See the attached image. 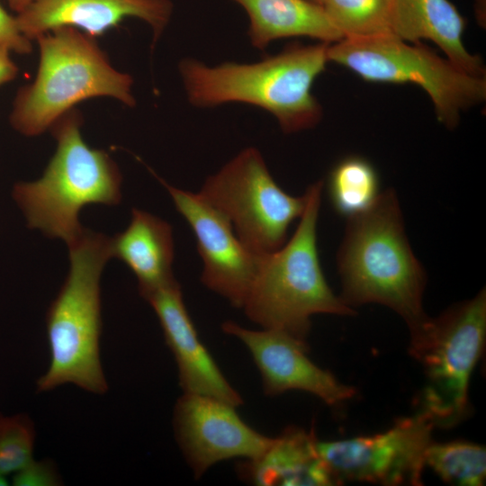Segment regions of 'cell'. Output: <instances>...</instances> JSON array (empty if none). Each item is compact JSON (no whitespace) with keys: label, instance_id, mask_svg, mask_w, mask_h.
Returning <instances> with one entry per match:
<instances>
[{"label":"cell","instance_id":"cell-1","mask_svg":"<svg viewBox=\"0 0 486 486\" xmlns=\"http://www.w3.org/2000/svg\"><path fill=\"white\" fill-rule=\"evenodd\" d=\"M328 45L292 44L250 64L224 62L210 67L186 58L179 62L178 70L192 105H255L273 114L284 132L292 133L314 127L321 118V106L311 86L328 61Z\"/></svg>","mask_w":486,"mask_h":486},{"label":"cell","instance_id":"cell-2","mask_svg":"<svg viewBox=\"0 0 486 486\" xmlns=\"http://www.w3.org/2000/svg\"><path fill=\"white\" fill-rule=\"evenodd\" d=\"M338 267L340 297L350 307L371 302L385 305L408 327L427 316L422 306L426 272L405 234L393 190L381 192L370 208L347 219Z\"/></svg>","mask_w":486,"mask_h":486},{"label":"cell","instance_id":"cell-3","mask_svg":"<svg viewBox=\"0 0 486 486\" xmlns=\"http://www.w3.org/2000/svg\"><path fill=\"white\" fill-rule=\"evenodd\" d=\"M82 115L75 108L50 127L57 141L42 176L14 184L12 196L28 228L67 245L83 232L80 211L89 204L117 205L122 200L121 171L103 149L89 147L81 135Z\"/></svg>","mask_w":486,"mask_h":486},{"label":"cell","instance_id":"cell-4","mask_svg":"<svg viewBox=\"0 0 486 486\" xmlns=\"http://www.w3.org/2000/svg\"><path fill=\"white\" fill-rule=\"evenodd\" d=\"M69 269L46 314L50 351L47 372L37 391L49 392L73 383L94 394L108 389L100 359L101 275L112 257L111 238L84 229L68 245Z\"/></svg>","mask_w":486,"mask_h":486},{"label":"cell","instance_id":"cell-5","mask_svg":"<svg viewBox=\"0 0 486 486\" xmlns=\"http://www.w3.org/2000/svg\"><path fill=\"white\" fill-rule=\"evenodd\" d=\"M39 65L33 81L21 87L14 100L11 126L36 137L78 103L110 97L126 106L136 104L132 77L116 69L93 37L76 28H56L35 40Z\"/></svg>","mask_w":486,"mask_h":486},{"label":"cell","instance_id":"cell-6","mask_svg":"<svg viewBox=\"0 0 486 486\" xmlns=\"http://www.w3.org/2000/svg\"><path fill=\"white\" fill-rule=\"evenodd\" d=\"M323 183L310 185L306 207L291 238L259 255L255 278L242 306L262 328L286 332L303 341L317 313L353 316L355 310L328 284L317 248V223Z\"/></svg>","mask_w":486,"mask_h":486},{"label":"cell","instance_id":"cell-7","mask_svg":"<svg viewBox=\"0 0 486 486\" xmlns=\"http://www.w3.org/2000/svg\"><path fill=\"white\" fill-rule=\"evenodd\" d=\"M409 329L410 355L425 375L418 411L435 427L452 428L468 414L470 379L485 346V289Z\"/></svg>","mask_w":486,"mask_h":486},{"label":"cell","instance_id":"cell-8","mask_svg":"<svg viewBox=\"0 0 486 486\" xmlns=\"http://www.w3.org/2000/svg\"><path fill=\"white\" fill-rule=\"evenodd\" d=\"M328 58L367 81L419 86L449 129L458 124L462 112L486 98L485 76L468 74L420 42L393 35L342 39L328 45Z\"/></svg>","mask_w":486,"mask_h":486},{"label":"cell","instance_id":"cell-9","mask_svg":"<svg viewBox=\"0 0 486 486\" xmlns=\"http://www.w3.org/2000/svg\"><path fill=\"white\" fill-rule=\"evenodd\" d=\"M231 223L242 243L256 255L280 248L292 222L303 213L307 196L294 197L274 180L260 152L241 150L199 193Z\"/></svg>","mask_w":486,"mask_h":486},{"label":"cell","instance_id":"cell-10","mask_svg":"<svg viewBox=\"0 0 486 486\" xmlns=\"http://www.w3.org/2000/svg\"><path fill=\"white\" fill-rule=\"evenodd\" d=\"M434 424L418 411L384 432L338 441H319L321 459L339 484L346 481L387 486L422 485L426 451Z\"/></svg>","mask_w":486,"mask_h":486},{"label":"cell","instance_id":"cell-11","mask_svg":"<svg viewBox=\"0 0 486 486\" xmlns=\"http://www.w3.org/2000/svg\"><path fill=\"white\" fill-rule=\"evenodd\" d=\"M236 408L205 395L183 392L178 398L173 417L176 438L195 478L219 462L256 459L272 444L274 437L249 427Z\"/></svg>","mask_w":486,"mask_h":486},{"label":"cell","instance_id":"cell-12","mask_svg":"<svg viewBox=\"0 0 486 486\" xmlns=\"http://www.w3.org/2000/svg\"><path fill=\"white\" fill-rule=\"evenodd\" d=\"M160 182L194 232L203 261L202 283L234 307L242 309L256 273L259 255L242 243L230 221L200 194Z\"/></svg>","mask_w":486,"mask_h":486},{"label":"cell","instance_id":"cell-13","mask_svg":"<svg viewBox=\"0 0 486 486\" xmlns=\"http://www.w3.org/2000/svg\"><path fill=\"white\" fill-rule=\"evenodd\" d=\"M221 328L248 349L260 373L266 396L302 391L333 406L356 394L354 387L340 382L330 372L320 368L308 357L307 341L281 330H253L232 321L222 323Z\"/></svg>","mask_w":486,"mask_h":486},{"label":"cell","instance_id":"cell-14","mask_svg":"<svg viewBox=\"0 0 486 486\" xmlns=\"http://www.w3.org/2000/svg\"><path fill=\"white\" fill-rule=\"evenodd\" d=\"M143 298L159 320L166 343L177 365L183 392L213 397L235 407L242 405L241 395L230 385L200 340L177 281Z\"/></svg>","mask_w":486,"mask_h":486},{"label":"cell","instance_id":"cell-15","mask_svg":"<svg viewBox=\"0 0 486 486\" xmlns=\"http://www.w3.org/2000/svg\"><path fill=\"white\" fill-rule=\"evenodd\" d=\"M172 11L169 0H32L15 17L20 31L32 41L63 26L96 37L127 17L139 18L150 25L156 41Z\"/></svg>","mask_w":486,"mask_h":486},{"label":"cell","instance_id":"cell-16","mask_svg":"<svg viewBox=\"0 0 486 486\" xmlns=\"http://www.w3.org/2000/svg\"><path fill=\"white\" fill-rule=\"evenodd\" d=\"M394 36L410 43L428 40L437 45L452 63L468 74L485 76L479 56L464 42L465 21L449 0H388Z\"/></svg>","mask_w":486,"mask_h":486},{"label":"cell","instance_id":"cell-17","mask_svg":"<svg viewBox=\"0 0 486 486\" xmlns=\"http://www.w3.org/2000/svg\"><path fill=\"white\" fill-rule=\"evenodd\" d=\"M317 443L313 430L288 427L259 457L245 460L240 474L256 485H338Z\"/></svg>","mask_w":486,"mask_h":486},{"label":"cell","instance_id":"cell-18","mask_svg":"<svg viewBox=\"0 0 486 486\" xmlns=\"http://www.w3.org/2000/svg\"><path fill=\"white\" fill-rule=\"evenodd\" d=\"M111 250L112 257L136 275L142 297L176 281L172 272V227L151 213L133 208L129 226L111 238Z\"/></svg>","mask_w":486,"mask_h":486},{"label":"cell","instance_id":"cell-19","mask_svg":"<svg viewBox=\"0 0 486 486\" xmlns=\"http://www.w3.org/2000/svg\"><path fill=\"white\" fill-rule=\"evenodd\" d=\"M249 18L248 37L253 47L265 50L283 38L305 36L328 44L343 39L322 5L309 0H232Z\"/></svg>","mask_w":486,"mask_h":486},{"label":"cell","instance_id":"cell-20","mask_svg":"<svg viewBox=\"0 0 486 486\" xmlns=\"http://www.w3.org/2000/svg\"><path fill=\"white\" fill-rule=\"evenodd\" d=\"M328 194L335 212L347 219L370 208L381 194L374 166L360 157H348L328 176Z\"/></svg>","mask_w":486,"mask_h":486},{"label":"cell","instance_id":"cell-21","mask_svg":"<svg viewBox=\"0 0 486 486\" xmlns=\"http://www.w3.org/2000/svg\"><path fill=\"white\" fill-rule=\"evenodd\" d=\"M425 464L447 483L482 486L486 478V449L465 440L432 441L426 451Z\"/></svg>","mask_w":486,"mask_h":486},{"label":"cell","instance_id":"cell-22","mask_svg":"<svg viewBox=\"0 0 486 486\" xmlns=\"http://www.w3.org/2000/svg\"><path fill=\"white\" fill-rule=\"evenodd\" d=\"M322 7L343 39L394 36L388 0H324Z\"/></svg>","mask_w":486,"mask_h":486},{"label":"cell","instance_id":"cell-23","mask_svg":"<svg viewBox=\"0 0 486 486\" xmlns=\"http://www.w3.org/2000/svg\"><path fill=\"white\" fill-rule=\"evenodd\" d=\"M34 441L35 429L29 417L0 413V485H7L5 476L33 459Z\"/></svg>","mask_w":486,"mask_h":486},{"label":"cell","instance_id":"cell-24","mask_svg":"<svg viewBox=\"0 0 486 486\" xmlns=\"http://www.w3.org/2000/svg\"><path fill=\"white\" fill-rule=\"evenodd\" d=\"M13 484L16 486H58L61 478L52 461L31 460L24 467L14 472Z\"/></svg>","mask_w":486,"mask_h":486},{"label":"cell","instance_id":"cell-25","mask_svg":"<svg viewBox=\"0 0 486 486\" xmlns=\"http://www.w3.org/2000/svg\"><path fill=\"white\" fill-rule=\"evenodd\" d=\"M0 47L20 55L31 53L32 40L20 31L16 17L8 14L0 4Z\"/></svg>","mask_w":486,"mask_h":486},{"label":"cell","instance_id":"cell-26","mask_svg":"<svg viewBox=\"0 0 486 486\" xmlns=\"http://www.w3.org/2000/svg\"><path fill=\"white\" fill-rule=\"evenodd\" d=\"M10 54L8 49L0 47V86L14 80L18 74V67Z\"/></svg>","mask_w":486,"mask_h":486},{"label":"cell","instance_id":"cell-27","mask_svg":"<svg viewBox=\"0 0 486 486\" xmlns=\"http://www.w3.org/2000/svg\"><path fill=\"white\" fill-rule=\"evenodd\" d=\"M32 0H6L10 8L19 14L22 12Z\"/></svg>","mask_w":486,"mask_h":486},{"label":"cell","instance_id":"cell-28","mask_svg":"<svg viewBox=\"0 0 486 486\" xmlns=\"http://www.w3.org/2000/svg\"><path fill=\"white\" fill-rule=\"evenodd\" d=\"M309 1H310L312 3H315L317 4H320V5H322V4L324 2V0H309Z\"/></svg>","mask_w":486,"mask_h":486}]
</instances>
